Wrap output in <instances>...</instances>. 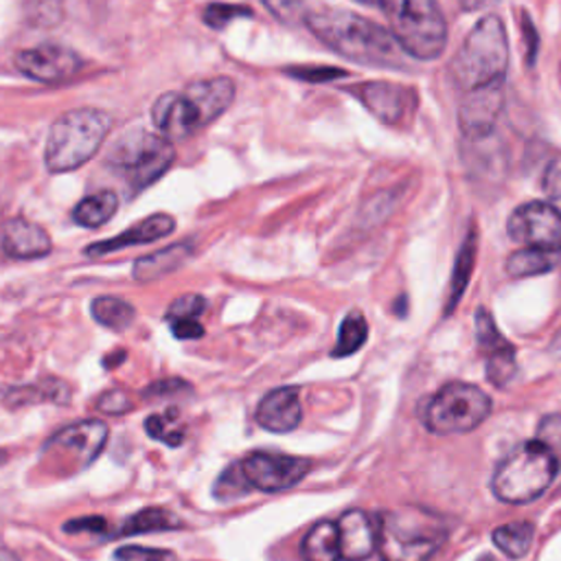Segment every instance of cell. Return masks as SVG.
I'll use <instances>...</instances> for the list:
<instances>
[{
  "mask_svg": "<svg viewBox=\"0 0 561 561\" xmlns=\"http://www.w3.org/2000/svg\"><path fill=\"white\" fill-rule=\"evenodd\" d=\"M108 522L103 518L90 515V518H77V520H68L64 524V533H101L105 531Z\"/></svg>",
  "mask_w": 561,
  "mask_h": 561,
  "instance_id": "7bdbcfd3",
  "label": "cell"
},
{
  "mask_svg": "<svg viewBox=\"0 0 561 561\" xmlns=\"http://www.w3.org/2000/svg\"><path fill=\"white\" fill-rule=\"evenodd\" d=\"M125 358H127V353H125L123 349H119L116 353H110V356L103 358V366H105V369H114V366H119L121 362H125Z\"/></svg>",
  "mask_w": 561,
  "mask_h": 561,
  "instance_id": "bcb514c9",
  "label": "cell"
},
{
  "mask_svg": "<svg viewBox=\"0 0 561 561\" xmlns=\"http://www.w3.org/2000/svg\"><path fill=\"white\" fill-rule=\"evenodd\" d=\"M114 561H176L172 550L146 548V546H121L114 550Z\"/></svg>",
  "mask_w": 561,
  "mask_h": 561,
  "instance_id": "74e56055",
  "label": "cell"
},
{
  "mask_svg": "<svg viewBox=\"0 0 561 561\" xmlns=\"http://www.w3.org/2000/svg\"><path fill=\"white\" fill-rule=\"evenodd\" d=\"M356 3H360V5H377L379 0H356Z\"/></svg>",
  "mask_w": 561,
  "mask_h": 561,
  "instance_id": "c3c4849f",
  "label": "cell"
},
{
  "mask_svg": "<svg viewBox=\"0 0 561 561\" xmlns=\"http://www.w3.org/2000/svg\"><path fill=\"white\" fill-rule=\"evenodd\" d=\"M0 561H21L12 550L8 548H0Z\"/></svg>",
  "mask_w": 561,
  "mask_h": 561,
  "instance_id": "7dc6e473",
  "label": "cell"
},
{
  "mask_svg": "<svg viewBox=\"0 0 561 561\" xmlns=\"http://www.w3.org/2000/svg\"><path fill=\"white\" fill-rule=\"evenodd\" d=\"M152 121L165 138H187L202 129L200 114L185 92H165L152 105Z\"/></svg>",
  "mask_w": 561,
  "mask_h": 561,
  "instance_id": "e0dca14e",
  "label": "cell"
},
{
  "mask_svg": "<svg viewBox=\"0 0 561 561\" xmlns=\"http://www.w3.org/2000/svg\"><path fill=\"white\" fill-rule=\"evenodd\" d=\"M340 557L345 561H362L377 548V526L362 509H351L340 515Z\"/></svg>",
  "mask_w": 561,
  "mask_h": 561,
  "instance_id": "d6986e66",
  "label": "cell"
},
{
  "mask_svg": "<svg viewBox=\"0 0 561 561\" xmlns=\"http://www.w3.org/2000/svg\"><path fill=\"white\" fill-rule=\"evenodd\" d=\"M105 444L108 426L103 421L86 419L53 435L42 448V459L64 476H71L73 472L90 467L103 452Z\"/></svg>",
  "mask_w": 561,
  "mask_h": 561,
  "instance_id": "9c48e42d",
  "label": "cell"
},
{
  "mask_svg": "<svg viewBox=\"0 0 561 561\" xmlns=\"http://www.w3.org/2000/svg\"><path fill=\"white\" fill-rule=\"evenodd\" d=\"M522 32L528 34V64L535 62V53H537V34L533 29V23L528 16H524V25H522Z\"/></svg>",
  "mask_w": 561,
  "mask_h": 561,
  "instance_id": "f6af8a7d",
  "label": "cell"
},
{
  "mask_svg": "<svg viewBox=\"0 0 561 561\" xmlns=\"http://www.w3.org/2000/svg\"><path fill=\"white\" fill-rule=\"evenodd\" d=\"M237 18H252V10L246 5H228V3H211L207 5L202 21L211 29H226Z\"/></svg>",
  "mask_w": 561,
  "mask_h": 561,
  "instance_id": "836d02e7",
  "label": "cell"
},
{
  "mask_svg": "<svg viewBox=\"0 0 561 561\" xmlns=\"http://www.w3.org/2000/svg\"><path fill=\"white\" fill-rule=\"evenodd\" d=\"M491 397L485 390L465 382H452L424 403L421 421L435 435H463L478 428L491 414Z\"/></svg>",
  "mask_w": 561,
  "mask_h": 561,
  "instance_id": "ba28073f",
  "label": "cell"
},
{
  "mask_svg": "<svg viewBox=\"0 0 561 561\" xmlns=\"http://www.w3.org/2000/svg\"><path fill=\"white\" fill-rule=\"evenodd\" d=\"M178 419V410L170 408L165 414H152L146 419V433L161 441L167 444L170 448H178L185 441V433L180 428H172Z\"/></svg>",
  "mask_w": 561,
  "mask_h": 561,
  "instance_id": "1f68e13d",
  "label": "cell"
},
{
  "mask_svg": "<svg viewBox=\"0 0 561 561\" xmlns=\"http://www.w3.org/2000/svg\"><path fill=\"white\" fill-rule=\"evenodd\" d=\"M509 68V40L498 16H485L467 34L452 60L454 82L467 92L489 84H502Z\"/></svg>",
  "mask_w": 561,
  "mask_h": 561,
  "instance_id": "5b68a950",
  "label": "cell"
},
{
  "mask_svg": "<svg viewBox=\"0 0 561 561\" xmlns=\"http://www.w3.org/2000/svg\"><path fill=\"white\" fill-rule=\"evenodd\" d=\"M191 254H194L191 244H172L148 257L136 259L132 267V276L138 280V284H152V280H159L180 270L191 259Z\"/></svg>",
  "mask_w": 561,
  "mask_h": 561,
  "instance_id": "7402d4cb",
  "label": "cell"
},
{
  "mask_svg": "<svg viewBox=\"0 0 561 561\" xmlns=\"http://www.w3.org/2000/svg\"><path fill=\"white\" fill-rule=\"evenodd\" d=\"M476 340L487 358V377L494 386L504 388L515 375V349L498 332L494 316L481 308L476 314Z\"/></svg>",
  "mask_w": 561,
  "mask_h": 561,
  "instance_id": "5bb4252c",
  "label": "cell"
},
{
  "mask_svg": "<svg viewBox=\"0 0 561 561\" xmlns=\"http://www.w3.org/2000/svg\"><path fill=\"white\" fill-rule=\"evenodd\" d=\"M250 491H252V487H250V483L246 481V476H244L239 463L230 465V467L217 478V483H215V487H213V496H215L217 500H222V502H233V500H237V498H244V496L250 494Z\"/></svg>",
  "mask_w": 561,
  "mask_h": 561,
  "instance_id": "d6a6232c",
  "label": "cell"
},
{
  "mask_svg": "<svg viewBox=\"0 0 561 561\" xmlns=\"http://www.w3.org/2000/svg\"><path fill=\"white\" fill-rule=\"evenodd\" d=\"M207 310V299L200 295H185L178 297L170 310H167V321L176 323V321H196L200 314H204Z\"/></svg>",
  "mask_w": 561,
  "mask_h": 561,
  "instance_id": "d590c367",
  "label": "cell"
},
{
  "mask_svg": "<svg viewBox=\"0 0 561 561\" xmlns=\"http://www.w3.org/2000/svg\"><path fill=\"white\" fill-rule=\"evenodd\" d=\"M3 250L12 259H42L53 250V241L42 226L29 220H12L3 230Z\"/></svg>",
  "mask_w": 561,
  "mask_h": 561,
  "instance_id": "44dd1931",
  "label": "cell"
},
{
  "mask_svg": "<svg viewBox=\"0 0 561 561\" xmlns=\"http://www.w3.org/2000/svg\"><path fill=\"white\" fill-rule=\"evenodd\" d=\"M82 58L62 45L45 42L34 49H25L16 55V68L42 84H62L82 71Z\"/></svg>",
  "mask_w": 561,
  "mask_h": 561,
  "instance_id": "7c38bea8",
  "label": "cell"
},
{
  "mask_svg": "<svg viewBox=\"0 0 561 561\" xmlns=\"http://www.w3.org/2000/svg\"><path fill=\"white\" fill-rule=\"evenodd\" d=\"M306 561H340V533L334 522H319L301 544Z\"/></svg>",
  "mask_w": 561,
  "mask_h": 561,
  "instance_id": "cb8c5ba5",
  "label": "cell"
},
{
  "mask_svg": "<svg viewBox=\"0 0 561 561\" xmlns=\"http://www.w3.org/2000/svg\"><path fill=\"white\" fill-rule=\"evenodd\" d=\"M507 230L513 241L526 248H544L561 252V213L550 202H528L518 207Z\"/></svg>",
  "mask_w": 561,
  "mask_h": 561,
  "instance_id": "8fae6325",
  "label": "cell"
},
{
  "mask_svg": "<svg viewBox=\"0 0 561 561\" xmlns=\"http://www.w3.org/2000/svg\"><path fill=\"white\" fill-rule=\"evenodd\" d=\"M559 461L537 441L511 450L491 478V491L509 504H526L539 498L557 478Z\"/></svg>",
  "mask_w": 561,
  "mask_h": 561,
  "instance_id": "8992f818",
  "label": "cell"
},
{
  "mask_svg": "<svg viewBox=\"0 0 561 561\" xmlns=\"http://www.w3.org/2000/svg\"><path fill=\"white\" fill-rule=\"evenodd\" d=\"M239 465L250 487L263 494H278L297 487L312 467L308 459L274 452H252L239 461Z\"/></svg>",
  "mask_w": 561,
  "mask_h": 561,
  "instance_id": "30bf717a",
  "label": "cell"
},
{
  "mask_svg": "<svg viewBox=\"0 0 561 561\" xmlns=\"http://www.w3.org/2000/svg\"><path fill=\"white\" fill-rule=\"evenodd\" d=\"M183 528V522L178 515H174L167 509H144L127 518L121 528L112 537H127V535H140V533H161V531H178Z\"/></svg>",
  "mask_w": 561,
  "mask_h": 561,
  "instance_id": "d4e9b609",
  "label": "cell"
},
{
  "mask_svg": "<svg viewBox=\"0 0 561 561\" xmlns=\"http://www.w3.org/2000/svg\"><path fill=\"white\" fill-rule=\"evenodd\" d=\"M535 526L531 522H509L494 531L496 546L511 559H522L533 544Z\"/></svg>",
  "mask_w": 561,
  "mask_h": 561,
  "instance_id": "f546056e",
  "label": "cell"
},
{
  "mask_svg": "<svg viewBox=\"0 0 561 561\" xmlns=\"http://www.w3.org/2000/svg\"><path fill=\"white\" fill-rule=\"evenodd\" d=\"M119 209V198L114 191H99L88 198H84L75 209H73V220L75 224L84 228H97L103 226Z\"/></svg>",
  "mask_w": 561,
  "mask_h": 561,
  "instance_id": "83f0119b",
  "label": "cell"
},
{
  "mask_svg": "<svg viewBox=\"0 0 561 561\" xmlns=\"http://www.w3.org/2000/svg\"><path fill=\"white\" fill-rule=\"evenodd\" d=\"M535 439L561 463V414L544 416Z\"/></svg>",
  "mask_w": 561,
  "mask_h": 561,
  "instance_id": "e575fe53",
  "label": "cell"
},
{
  "mask_svg": "<svg viewBox=\"0 0 561 561\" xmlns=\"http://www.w3.org/2000/svg\"><path fill=\"white\" fill-rule=\"evenodd\" d=\"M308 29L334 53L366 66L406 68V53L395 36L351 12L323 10L308 12Z\"/></svg>",
  "mask_w": 561,
  "mask_h": 561,
  "instance_id": "6da1fadb",
  "label": "cell"
},
{
  "mask_svg": "<svg viewBox=\"0 0 561 561\" xmlns=\"http://www.w3.org/2000/svg\"><path fill=\"white\" fill-rule=\"evenodd\" d=\"M476 248H478V237L476 230L472 228L465 237V241L461 244V250L457 254V263H454V274H452V284H450V299H448V308L446 314H452L454 308L459 306V301L463 299L470 278L474 272V263H476Z\"/></svg>",
  "mask_w": 561,
  "mask_h": 561,
  "instance_id": "484cf974",
  "label": "cell"
},
{
  "mask_svg": "<svg viewBox=\"0 0 561 561\" xmlns=\"http://www.w3.org/2000/svg\"><path fill=\"white\" fill-rule=\"evenodd\" d=\"M261 3L267 8V12L280 21V23H306L308 10L303 5V0H261Z\"/></svg>",
  "mask_w": 561,
  "mask_h": 561,
  "instance_id": "8d00e7d4",
  "label": "cell"
},
{
  "mask_svg": "<svg viewBox=\"0 0 561 561\" xmlns=\"http://www.w3.org/2000/svg\"><path fill=\"white\" fill-rule=\"evenodd\" d=\"M90 314L99 325H103L105 329H112V332H125L136 319L134 306H129L127 301L116 299V297L95 299L90 306Z\"/></svg>",
  "mask_w": 561,
  "mask_h": 561,
  "instance_id": "f1b7e54d",
  "label": "cell"
},
{
  "mask_svg": "<svg viewBox=\"0 0 561 561\" xmlns=\"http://www.w3.org/2000/svg\"><path fill=\"white\" fill-rule=\"evenodd\" d=\"M349 92L356 95V99L382 123L386 125H399L406 114L410 112V105L414 103V92L388 82H364L360 86L349 88Z\"/></svg>",
  "mask_w": 561,
  "mask_h": 561,
  "instance_id": "9a60e30c",
  "label": "cell"
},
{
  "mask_svg": "<svg viewBox=\"0 0 561 561\" xmlns=\"http://www.w3.org/2000/svg\"><path fill=\"white\" fill-rule=\"evenodd\" d=\"M112 129V116L97 108L68 110L55 119L45 146V165L51 174L75 172L103 146Z\"/></svg>",
  "mask_w": 561,
  "mask_h": 561,
  "instance_id": "3957f363",
  "label": "cell"
},
{
  "mask_svg": "<svg viewBox=\"0 0 561 561\" xmlns=\"http://www.w3.org/2000/svg\"><path fill=\"white\" fill-rule=\"evenodd\" d=\"M446 537V520L431 509L403 507L379 515L377 550L382 561H428Z\"/></svg>",
  "mask_w": 561,
  "mask_h": 561,
  "instance_id": "7a4b0ae2",
  "label": "cell"
},
{
  "mask_svg": "<svg viewBox=\"0 0 561 561\" xmlns=\"http://www.w3.org/2000/svg\"><path fill=\"white\" fill-rule=\"evenodd\" d=\"M541 187L550 200H561V157H554L546 165Z\"/></svg>",
  "mask_w": 561,
  "mask_h": 561,
  "instance_id": "b9f144b4",
  "label": "cell"
},
{
  "mask_svg": "<svg viewBox=\"0 0 561 561\" xmlns=\"http://www.w3.org/2000/svg\"><path fill=\"white\" fill-rule=\"evenodd\" d=\"M189 390H191V384H189V382L178 379V377H172V379H161V382L150 384V386L144 390V397H146V399H163V397H172V395L189 392Z\"/></svg>",
  "mask_w": 561,
  "mask_h": 561,
  "instance_id": "60d3db41",
  "label": "cell"
},
{
  "mask_svg": "<svg viewBox=\"0 0 561 561\" xmlns=\"http://www.w3.org/2000/svg\"><path fill=\"white\" fill-rule=\"evenodd\" d=\"M286 73L288 75H292L295 79H301V82H316V84H321V82H334V79H338V77H347V73L345 71H340V68H325V66H312V68H308V66H303V68H286Z\"/></svg>",
  "mask_w": 561,
  "mask_h": 561,
  "instance_id": "ab89813d",
  "label": "cell"
},
{
  "mask_svg": "<svg viewBox=\"0 0 561 561\" xmlns=\"http://www.w3.org/2000/svg\"><path fill=\"white\" fill-rule=\"evenodd\" d=\"M185 95L196 105L202 125L207 127L215 119H220L235 99V84L228 77H211L194 82L185 88Z\"/></svg>",
  "mask_w": 561,
  "mask_h": 561,
  "instance_id": "ffe728a7",
  "label": "cell"
},
{
  "mask_svg": "<svg viewBox=\"0 0 561 561\" xmlns=\"http://www.w3.org/2000/svg\"><path fill=\"white\" fill-rule=\"evenodd\" d=\"M390 34L403 53L419 62L441 58L448 45V25L437 0H379Z\"/></svg>",
  "mask_w": 561,
  "mask_h": 561,
  "instance_id": "277c9868",
  "label": "cell"
},
{
  "mask_svg": "<svg viewBox=\"0 0 561 561\" xmlns=\"http://www.w3.org/2000/svg\"><path fill=\"white\" fill-rule=\"evenodd\" d=\"M97 410H101L103 414H114V416H119V414H125V412H129L132 408H134V403H132V397L123 390V388H110V390H105V392H101L99 397H97Z\"/></svg>",
  "mask_w": 561,
  "mask_h": 561,
  "instance_id": "f35d334b",
  "label": "cell"
},
{
  "mask_svg": "<svg viewBox=\"0 0 561 561\" xmlns=\"http://www.w3.org/2000/svg\"><path fill=\"white\" fill-rule=\"evenodd\" d=\"M8 459H10V457H8V452H5V450H0V465H5V463H8Z\"/></svg>",
  "mask_w": 561,
  "mask_h": 561,
  "instance_id": "681fc988",
  "label": "cell"
},
{
  "mask_svg": "<svg viewBox=\"0 0 561 561\" xmlns=\"http://www.w3.org/2000/svg\"><path fill=\"white\" fill-rule=\"evenodd\" d=\"M71 401V388L66 382L47 377L29 386H18L8 390L5 406L8 408H21V406H34V403H55L66 406Z\"/></svg>",
  "mask_w": 561,
  "mask_h": 561,
  "instance_id": "603a6c76",
  "label": "cell"
},
{
  "mask_svg": "<svg viewBox=\"0 0 561 561\" xmlns=\"http://www.w3.org/2000/svg\"><path fill=\"white\" fill-rule=\"evenodd\" d=\"M172 332L178 340H198L204 336V327L198 321H176L172 323Z\"/></svg>",
  "mask_w": 561,
  "mask_h": 561,
  "instance_id": "ee69618b",
  "label": "cell"
},
{
  "mask_svg": "<svg viewBox=\"0 0 561 561\" xmlns=\"http://www.w3.org/2000/svg\"><path fill=\"white\" fill-rule=\"evenodd\" d=\"M303 419L301 390L297 386H280L270 390L257 406L254 421L257 424L276 435H286L299 428Z\"/></svg>",
  "mask_w": 561,
  "mask_h": 561,
  "instance_id": "2e32d148",
  "label": "cell"
},
{
  "mask_svg": "<svg viewBox=\"0 0 561 561\" xmlns=\"http://www.w3.org/2000/svg\"><path fill=\"white\" fill-rule=\"evenodd\" d=\"M502 110H504L502 84H489V86L470 90L459 108L461 132L472 140L487 138L496 129Z\"/></svg>",
  "mask_w": 561,
  "mask_h": 561,
  "instance_id": "4fadbf2b",
  "label": "cell"
},
{
  "mask_svg": "<svg viewBox=\"0 0 561 561\" xmlns=\"http://www.w3.org/2000/svg\"><path fill=\"white\" fill-rule=\"evenodd\" d=\"M369 338V325L364 321V316L360 312H349L340 325L338 332V342L332 351L334 358H347L353 356L356 351H360L364 347Z\"/></svg>",
  "mask_w": 561,
  "mask_h": 561,
  "instance_id": "4dcf8cb0",
  "label": "cell"
},
{
  "mask_svg": "<svg viewBox=\"0 0 561 561\" xmlns=\"http://www.w3.org/2000/svg\"><path fill=\"white\" fill-rule=\"evenodd\" d=\"M176 150L170 138L136 129L119 138L108 157V167L123 176L127 196H136L161 180L174 165Z\"/></svg>",
  "mask_w": 561,
  "mask_h": 561,
  "instance_id": "52a82bcc",
  "label": "cell"
},
{
  "mask_svg": "<svg viewBox=\"0 0 561 561\" xmlns=\"http://www.w3.org/2000/svg\"><path fill=\"white\" fill-rule=\"evenodd\" d=\"M561 252L557 250H544V248H522L513 252L504 267L507 274L513 278H524V276H537L550 272L559 263Z\"/></svg>",
  "mask_w": 561,
  "mask_h": 561,
  "instance_id": "4316f807",
  "label": "cell"
},
{
  "mask_svg": "<svg viewBox=\"0 0 561 561\" xmlns=\"http://www.w3.org/2000/svg\"><path fill=\"white\" fill-rule=\"evenodd\" d=\"M176 230V222L172 215L167 213H154L146 220H140L138 224H134L132 228L119 233L116 237L112 239H105V241H97V244H90L86 248V254L88 257H105V254H112L121 248H127V246H140V244H152V241H159L167 235H172Z\"/></svg>",
  "mask_w": 561,
  "mask_h": 561,
  "instance_id": "ac0fdd59",
  "label": "cell"
}]
</instances>
